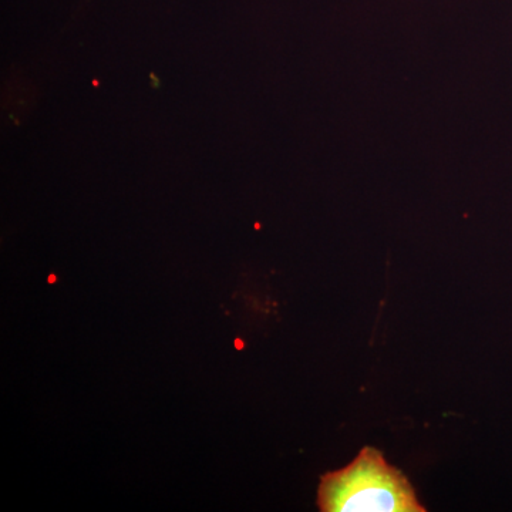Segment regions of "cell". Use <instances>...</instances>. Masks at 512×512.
<instances>
[{
    "label": "cell",
    "instance_id": "cell-2",
    "mask_svg": "<svg viewBox=\"0 0 512 512\" xmlns=\"http://www.w3.org/2000/svg\"><path fill=\"white\" fill-rule=\"evenodd\" d=\"M150 77H151V80H153V86L156 87V89H158V87H160V84H158V79H157L156 74L151 73Z\"/></svg>",
    "mask_w": 512,
    "mask_h": 512
},
{
    "label": "cell",
    "instance_id": "cell-1",
    "mask_svg": "<svg viewBox=\"0 0 512 512\" xmlns=\"http://www.w3.org/2000/svg\"><path fill=\"white\" fill-rule=\"evenodd\" d=\"M323 512H424L412 484L376 448L365 447L348 467L320 478Z\"/></svg>",
    "mask_w": 512,
    "mask_h": 512
}]
</instances>
